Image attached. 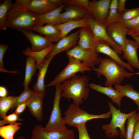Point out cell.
<instances>
[{
	"label": "cell",
	"mask_w": 139,
	"mask_h": 139,
	"mask_svg": "<svg viewBox=\"0 0 139 139\" xmlns=\"http://www.w3.org/2000/svg\"><path fill=\"white\" fill-rule=\"evenodd\" d=\"M31 0H16L7 15L6 26L22 32L36 25L37 15L27 9Z\"/></svg>",
	"instance_id": "obj_1"
},
{
	"label": "cell",
	"mask_w": 139,
	"mask_h": 139,
	"mask_svg": "<svg viewBox=\"0 0 139 139\" xmlns=\"http://www.w3.org/2000/svg\"><path fill=\"white\" fill-rule=\"evenodd\" d=\"M90 80L87 76L75 75L60 84L62 89L61 96L65 99H72L73 103L78 107L83 100L88 98L90 90L88 88Z\"/></svg>",
	"instance_id": "obj_2"
},
{
	"label": "cell",
	"mask_w": 139,
	"mask_h": 139,
	"mask_svg": "<svg viewBox=\"0 0 139 139\" xmlns=\"http://www.w3.org/2000/svg\"><path fill=\"white\" fill-rule=\"evenodd\" d=\"M99 60L98 67L91 70L96 72L98 78L102 75L105 77V86L120 84L124 78H129L134 74L127 71L124 66L110 58H102L99 56Z\"/></svg>",
	"instance_id": "obj_3"
},
{
	"label": "cell",
	"mask_w": 139,
	"mask_h": 139,
	"mask_svg": "<svg viewBox=\"0 0 139 139\" xmlns=\"http://www.w3.org/2000/svg\"><path fill=\"white\" fill-rule=\"evenodd\" d=\"M63 120L66 125L76 128L89 120L98 118H108L111 116L110 111L104 114L94 115L83 110L73 103L71 104L64 113Z\"/></svg>",
	"instance_id": "obj_4"
},
{
	"label": "cell",
	"mask_w": 139,
	"mask_h": 139,
	"mask_svg": "<svg viewBox=\"0 0 139 139\" xmlns=\"http://www.w3.org/2000/svg\"><path fill=\"white\" fill-rule=\"evenodd\" d=\"M111 115L110 123L107 125H103L102 129L105 131L106 135L108 137L114 138L118 136L120 131V137L122 139L126 138L125 124L128 117L133 113L125 114L121 112L120 109H117L110 102H108Z\"/></svg>",
	"instance_id": "obj_5"
},
{
	"label": "cell",
	"mask_w": 139,
	"mask_h": 139,
	"mask_svg": "<svg viewBox=\"0 0 139 139\" xmlns=\"http://www.w3.org/2000/svg\"><path fill=\"white\" fill-rule=\"evenodd\" d=\"M62 92L60 84L56 86L52 110L48 121L44 127L46 131L67 132L70 130L64 122L60 108V100Z\"/></svg>",
	"instance_id": "obj_6"
},
{
	"label": "cell",
	"mask_w": 139,
	"mask_h": 139,
	"mask_svg": "<svg viewBox=\"0 0 139 139\" xmlns=\"http://www.w3.org/2000/svg\"><path fill=\"white\" fill-rule=\"evenodd\" d=\"M67 56L68 59L67 65L52 81L46 85V87L60 84L78 72L83 73L85 71H90L92 70L86 64L76 59L71 56Z\"/></svg>",
	"instance_id": "obj_7"
},
{
	"label": "cell",
	"mask_w": 139,
	"mask_h": 139,
	"mask_svg": "<svg viewBox=\"0 0 139 139\" xmlns=\"http://www.w3.org/2000/svg\"><path fill=\"white\" fill-rule=\"evenodd\" d=\"M66 54L79 60L91 69L99 64V56L95 49H85L77 45L66 51Z\"/></svg>",
	"instance_id": "obj_8"
},
{
	"label": "cell",
	"mask_w": 139,
	"mask_h": 139,
	"mask_svg": "<svg viewBox=\"0 0 139 139\" xmlns=\"http://www.w3.org/2000/svg\"><path fill=\"white\" fill-rule=\"evenodd\" d=\"M64 9L65 11L59 14L52 25H55L81 20L90 15V12L86 9L75 5H66Z\"/></svg>",
	"instance_id": "obj_9"
},
{
	"label": "cell",
	"mask_w": 139,
	"mask_h": 139,
	"mask_svg": "<svg viewBox=\"0 0 139 139\" xmlns=\"http://www.w3.org/2000/svg\"><path fill=\"white\" fill-rule=\"evenodd\" d=\"M89 27L97 41H103L108 44L119 55L123 54L121 47L114 42L108 34L103 24L95 20L90 15L88 17Z\"/></svg>",
	"instance_id": "obj_10"
},
{
	"label": "cell",
	"mask_w": 139,
	"mask_h": 139,
	"mask_svg": "<svg viewBox=\"0 0 139 139\" xmlns=\"http://www.w3.org/2000/svg\"><path fill=\"white\" fill-rule=\"evenodd\" d=\"M75 135L72 129L67 132L47 131L41 125H36L32 129L31 139H74Z\"/></svg>",
	"instance_id": "obj_11"
},
{
	"label": "cell",
	"mask_w": 139,
	"mask_h": 139,
	"mask_svg": "<svg viewBox=\"0 0 139 139\" xmlns=\"http://www.w3.org/2000/svg\"><path fill=\"white\" fill-rule=\"evenodd\" d=\"M64 0H31L27 9L37 15L51 12L64 4Z\"/></svg>",
	"instance_id": "obj_12"
},
{
	"label": "cell",
	"mask_w": 139,
	"mask_h": 139,
	"mask_svg": "<svg viewBox=\"0 0 139 139\" xmlns=\"http://www.w3.org/2000/svg\"><path fill=\"white\" fill-rule=\"evenodd\" d=\"M112 0L89 1L90 16L103 24L108 15Z\"/></svg>",
	"instance_id": "obj_13"
},
{
	"label": "cell",
	"mask_w": 139,
	"mask_h": 139,
	"mask_svg": "<svg viewBox=\"0 0 139 139\" xmlns=\"http://www.w3.org/2000/svg\"><path fill=\"white\" fill-rule=\"evenodd\" d=\"M79 30L63 38L53 44V49L47 56H55L64 51H67L78 44Z\"/></svg>",
	"instance_id": "obj_14"
},
{
	"label": "cell",
	"mask_w": 139,
	"mask_h": 139,
	"mask_svg": "<svg viewBox=\"0 0 139 139\" xmlns=\"http://www.w3.org/2000/svg\"><path fill=\"white\" fill-rule=\"evenodd\" d=\"M121 48L123 54L122 57L126 59L132 67L139 70V61L137 52L139 46L135 40L127 39Z\"/></svg>",
	"instance_id": "obj_15"
},
{
	"label": "cell",
	"mask_w": 139,
	"mask_h": 139,
	"mask_svg": "<svg viewBox=\"0 0 139 139\" xmlns=\"http://www.w3.org/2000/svg\"><path fill=\"white\" fill-rule=\"evenodd\" d=\"M106 31L111 38L121 47L127 39V29L121 22L110 24L106 27Z\"/></svg>",
	"instance_id": "obj_16"
},
{
	"label": "cell",
	"mask_w": 139,
	"mask_h": 139,
	"mask_svg": "<svg viewBox=\"0 0 139 139\" xmlns=\"http://www.w3.org/2000/svg\"><path fill=\"white\" fill-rule=\"evenodd\" d=\"M45 93L34 91L31 98L27 101V106L31 114L39 121L43 119V99Z\"/></svg>",
	"instance_id": "obj_17"
},
{
	"label": "cell",
	"mask_w": 139,
	"mask_h": 139,
	"mask_svg": "<svg viewBox=\"0 0 139 139\" xmlns=\"http://www.w3.org/2000/svg\"><path fill=\"white\" fill-rule=\"evenodd\" d=\"M22 32L29 41L31 49L33 51L42 50L53 44L46 37L36 34L31 30L24 31Z\"/></svg>",
	"instance_id": "obj_18"
},
{
	"label": "cell",
	"mask_w": 139,
	"mask_h": 139,
	"mask_svg": "<svg viewBox=\"0 0 139 139\" xmlns=\"http://www.w3.org/2000/svg\"><path fill=\"white\" fill-rule=\"evenodd\" d=\"M95 50L97 53H102L108 56L111 59L123 66L130 71L134 72L132 67L128 63L123 61L119 54L106 42L102 40H98Z\"/></svg>",
	"instance_id": "obj_19"
},
{
	"label": "cell",
	"mask_w": 139,
	"mask_h": 139,
	"mask_svg": "<svg viewBox=\"0 0 139 139\" xmlns=\"http://www.w3.org/2000/svg\"><path fill=\"white\" fill-rule=\"evenodd\" d=\"M78 45L80 47L86 49H95L98 41L90 28H81L79 30Z\"/></svg>",
	"instance_id": "obj_20"
},
{
	"label": "cell",
	"mask_w": 139,
	"mask_h": 139,
	"mask_svg": "<svg viewBox=\"0 0 139 139\" xmlns=\"http://www.w3.org/2000/svg\"><path fill=\"white\" fill-rule=\"evenodd\" d=\"M30 30L35 31L48 38L52 42H57L61 38L60 30L55 25L47 24L45 25H35Z\"/></svg>",
	"instance_id": "obj_21"
},
{
	"label": "cell",
	"mask_w": 139,
	"mask_h": 139,
	"mask_svg": "<svg viewBox=\"0 0 139 139\" xmlns=\"http://www.w3.org/2000/svg\"><path fill=\"white\" fill-rule=\"evenodd\" d=\"M89 86L91 88L106 95L111 99L113 103H116L120 107L121 99L124 96L117 90L112 86H102L93 83L89 84Z\"/></svg>",
	"instance_id": "obj_22"
},
{
	"label": "cell",
	"mask_w": 139,
	"mask_h": 139,
	"mask_svg": "<svg viewBox=\"0 0 139 139\" xmlns=\"http://www.w3.org/2000/svg\"><path fill=\"white\" fill-rule=\"evenodd\" d=\"M54 57L52 56L47 57V58L38 68L39 72L37 80L33 86L34 91L41 92L45 93L46 87L44 83L45 77L49 65Z\"/></svg>",
	"instance_id": "obj_23"
},
{
	"label": "cell",
	"mask_w": 139,
	"mask_h": 139,
	"mask_svg": "<svg viewBox=\"0 0 139 139\" xmlns=\"http://www.w3.org/2000/svg\"><path fill=\"white\" fill-rule=\"evenodd\" d=\"M88 17L81 20L55 25L61 32V38L67 36L69 33L75 29L89 27Z\"/></svg>",
	"instance_id": "obj_24"
},
{
	"label": "cell",
	"mask_w": 139,
	"mask_h": 139,
	"mask_svg": "<svg viewBox=\"0 0 139 139\" xmlns=\"http://www.w3.org/2000/svg\"><path fill=\"white\" fill-rule=\"evenodd\" d=\"M64 4L51 12L37 15L36 25L42 26L45 24H52L66 6Z\"/></svg>",
	"instance_id": "obj_25"
},
{
	"label": "cell",
	"mask_w": 139,
	"mask_h": 139,
	"mask_svg": "<svg viewBox=\"0 0 139 139\" xmlns=\"http://www.w3.org/2000/svg\"><path fill=\"white\" fill-rule=\"evenodd\" d=\"M53 44L42 50L34 51H32L31 47H28L22 52L24 55L31 56L33 57L36 61V64L38 68L40 66L47 57L51 51Z\"/></svg>",
	"instance_id": "obj_26"
},
{
	"label": "cell",
	"mask_w": 139,
	"mask_h": 139,
	"mask_svg": "<svg viewBox=\"0 0 139 139\" xmlns=\"http://www.w3.org/2000/svg\"><path fill=\"white\" fill-rule=\"evenodd\" d=\"M37 68L36 60L31 56H28L26 59L25 75L23 83L24 89L29 88V85Z\"/></svg>",
	"instance_id": "obj_27"
},
{
	"label": "cell",
	"mask_w": 139,
	"mask_h": 139,
	"mask_svg": "<svg viewBox=\"0 0 139 139\" xmlns=\"http://www.w3.org/2000/svg\"><path fill=\"white\" fill-rule=\"evenodd\" d=\"M114 88L119 91L124 96L127 97L133 100L137 105L139 110V92L133 89L130 84L124 85L114 84Z\"/></svg>",
	"instance_id": "obj_28"
},
{
	"label": "cell",
	"mask_w": 139,
	"mask_h": 139,
	"mask_svg": "<svg viewBox=\"0 0 139 139\" xmlns=\"http://www.w3.org/2000/svg\"><path fill=\"white\" fill-rule=\"evenodd\" d=\"M13 4L11 0H4L0 4V30H5L7 15L8 11L12 8Z\"/></svg>",
	"instance_id": "obj_29"
},
{
	"label": "cell",
	"mask_w": 139,
	"mask_h": 139,
	"mask_svg": "<svg viewBox=\"0 0 139 139\" xmlns=\"http://www.w3.org/2000/svg\"><path fill=\"white\" fill-rule=\"evenodd\" d=\"M18 96H8L0 98V117L3 119L7 116L6 114L12 108Z\"/></svg>",
	"instance_id": "obj_30"
},
{
	"label": "cell",
	"mask_w": 139,
	"mask_h": 139,
	"mask_svg": "<svg viewBox=\"0 0 139 139\" xmlns=\"http://www.w3.org/2000/svg\"><path fill=\"white\" fill-rule=\"evenodd\" d=\"M21 123L16 122L12 123L6 126L0 127V135L4 139H14L15 133L20 128Z\"/></svg>",
	"instance_id": "obj_31"
},
{
	"label": "cell",
	"mask_w": 139,
	"mask_h": 139,
	"mask_svg": "<svg viewBox=\"0 0 139 139\" xmlns=\"http://www.w3.org/2000/svg\"><path fill=\"white\" fill-rule=\"evenodd\" d=\"M117 0L111 1L108 15L103 24L106 28L112 23L121 22L117 10Z\"/></svg>",
	"instance_id": "obj_32"
},
{
	"label": "cell",
	"mask_w": 139,
	"mask_h": 139,
	"mask_svg": "<svg viewBox=\"0 0 139 139\" xmlns=\"http://www.w3.org/2000/svg\"><path fill=\"white\" fill-rule=\"evenodd\" d=\"M138 118V114L136 111L128 117L126 131V139H133Z\"/></svg>",
	"instance_id": "obj_33"
},
{
	"label": "cell",
	"mask_w": 139,
	"mask_h": 139,
	"mask_svg": "<svg viewBox=\"0 0 139 139\" xmlns=\"http://www.w3.org/2000/svg\"><path fill=\"white\" fill-rule=\"evenodd\" d=\"M119 14L120 22L126 21L139 15V7L130 9H126L124 11Z\"/></svg>",
	"instance_id": "obj_34"
},
{
	"label": "cell",
	"mask_w": 139,
	"mask_h": 139,
	"mask_svg": "<svg viewBox=\"0 0 139 139\" xmlns=\"http://www.w3.org/2000/svg\"><path fill=\"white\" fill-rule=\"evenodd\" d=\"M34 92V91L29 88L24 89L23 91L18 97L11 108V111H12L19 105L27 102L31 97Z\"/></svg>",
	"instance_id": "obj_35"
},
{
	"label": "cell",
	"mask_w": 139,
	"mask_h": 139,
	"mask_svg": "<svg viewBox=\"0 0 139 139\" xmlns=\"http://www.w3.org/2000/svg\"><path fill=\"white\" fill-rule=\"evenodd\" d=\"M89 0H64V4L72 5L83 7L89 12Z\"/></svg>",
	"instance_id": "obj_36"
},
{
	"label": "cell",
	"mask_w": 139,
	"mask_h": 139,
	"mask_svg": "<svg viewBox=\"0 0 139 139\" xmlns=\"http://www.w3.org/2000/svg\"><path fill=\"white\" fill-rule=\"evenodd\" d=\"M23 119L19 117V115L14 112L7 116L4 119L0 121V126L4 125L9 123L11 124L16 122L17 121H22Z\"/></svg>",
	"instance_id": "obj_37"
},
{
	"label": "cell",
	"mask_w": 139,
	"mask_h": 139,
	"mask_svg": "<svg viewBox=\"0 0 139 139\" xmlns=\"http://www.w3.org/2000/svg\"><path fill=\"white\" fill-rule=\"evenodd\" d=\"M76 128L78 131L79 139H91L88 133L85 124L80 125Z\"/></svg>",
	"instance_id": "obj_38"
},
{
	"label": "cell",
	"mask_w": 139,
	"mask_h": 139,
	"mask_svg": "<svg viewBox=\"0 0 139 139\" xmlns=\"http://www.w3.org/2000/svg\"><path fill=\"white\" fill-rule=\"evenodd\" d=\"M8 48L7 44H0V71L1 72L6 69L3 64V59L4 56Z\"/></svg>",
	"instance_id": "obj_39"
},
{
	"label": "cell",
	"mask_w": 139,
	"mask_h": 139,
	"mask_svg": "<svg viewBox=\"0 0 139 139\" xmlns=\"http://www.w3.org/2000/svg\"><path fill=\"white\" fill-rule=\"evenodd\" d=\"M122 22L127 29L139 27V15L129 20Z\"/></svg>",
	"instance_id": "obj_40"
},
{
	"label": "cell",
	"mask_w": 139,
	"mask_h": 139,
	"mask_svg": "<svg viewBox=\"0 0 139 139\" xmlns=\"http://www.w3.org/2000/svg\"><path fill=\"white\" fill-rule=\"evenodd\" d=\"M27 102L21 103L18 105L16 107L14 112L18 115L22 113L24 111L26 107L27 106Z\"/></svg>",
	"instance_id": "obj_41"
},
{
	"label": "cell",
	"mask_w": 139,
	"mask_h": 139,
	"mask_svg": "<svg viewBox=\"0 0 139 139\" xmlns=\"http://www.w3.org/2000/svg\"><path fill=\"white\" fill-rule=\"evenodd\" d=\"M126 0H118L117 7L119 13H121L126 10L125 5Z\"/></svg>",
	"instance_id": "obj_42"
},
{
	"label": "cell",
	"mask_w": 139,
	"mask_h": 139,
	"mask_svg": "<svg viewBox=\"0 0 139 139\" xmlns=\"http://www.w3.org/2000/svg\"><path fill=\"white\" fill-rule=\"evenodd\" d=\"M127 34L132 37L134 36L139 37V27L127 29Z\"/></svg>",
	"instance_id": "obj_43"
},
{
	"label": "cell",
	"mask_w": 139,
	"mask_h": 139,
	"mask_svg": "<svg viewBox=\"0 0 139 139\" xmlns=\"http://www.w3.org/2000/svg\"><path fill=\"white\" fill-rule=\"evenodd\" d=\"M138 121L133 139H139V112Z\"/></svg>",
	"instance_id": "obj_44"
},
{
	"label": "cell",
	"mask_w": 139,
	"mask_h": 139,
	"mask_svg": "<svg viewBox=\"0 0 139 139\" xmlns=\"http://www.w3.org/2000/svg\"><path fill=\"white\" fill-rule=\"evenodd\" d=\"M7 91L6 89L4 86L0 87V97L1 98H3L6 96Z\"/></svg>",
	"instance_id": "obj_45"
},
{
	"label": "cell",
	"mask_w": 139,
	"mask_h": 139,
	"mask_svg": "<svg viewBox=\"0 0 139 139\" xmlns=\"http://www.w3.org/2000/svg\"><path fill=\"white\" fill-rule=\"evenodd\" d=\"M132 37L135 40V41L137 43L139 46V37L134 36Z\"/></svg>",
	"instance_id": "obj_46"
},
{
	"label": "cell",
	"mask_w": 139,
	"mask_h": 139,
	"mask_svg": "<svg viewBox=\"0 0 139 139\" xmlns=\"http://www.w3.org/2000/svg\"><path fill=\"white\" fill-rule=\"evenodd\" d=\"M17 139H26L25 138L23 137L22 136H20L19 137H18V138H17Z\"/></svg>",
	"instance_id": "obj_47"
}]
</instances>
